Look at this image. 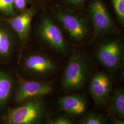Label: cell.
Masks as SVG:
<instances>
[{"mask_svg":"<svg viewBox=\"0 0 124 124\" xmlns=\"http://www.w3.org/2000/svg\"><path fill=\"white\" fill-rule=\"evenodd\" d=\"M35 31L40 41L49 49L63 55L68 53L69 43L60 25L53 17L41 15L36 25Z\"/></svg>","mask_w":124,"mask_h":124,"instance_id":"3","label":"cell"},{"mask_svg":"<svg viewBox=\"0 0 124 124\" xmlns=\"http://www.w3.org/2000/svg\"><path fill=\"white\" fill-rule=\"evenodd\" d=\"M41 101L34 100L12 110L6 117L8 124H38L45 115Z\"/></svg>","mask_w":124,"mask_h":124,"instance_id":"7","label":"cell"},{"mask_svg":"<svg viewBox=\"0 0 124 124\" xmlns=\"http://www.w3.org/2000/svg\"><path fill=\"white\" fill-rule=\"evenodd\" d=\"M117 18L120 24L124 25V0H110Z\"/></svg>","mask_w":124,"mask_h":124,"instance_id":"16","label":"cell"},{"mask_svg":"<svg viewBox=\"0 0 124 124\" xmlns=\"http://www.w3.org/2000/svg\"><path fill=\"white\" fill-rule=\"evenodd\" d=\"M36 11L34 8H27L11 18H2L15 34L19 40L23 42L26 40L31 33V24Z\"/></svg>","mask_w":124,"mask_h":124,"instance_id":"10","label":"cell"},{"mask_svg":"<svg viewBox=\"0 0 124 124\" xmlns=\"http://www.w3.org/2000/svg\"><path fill=\"white\" fill-rule=\"evenodd\" d=\"M86 10L92 23L94 36L115 35L118 33L115 23L102 0H90Z\"/></svg>","mask_w":124,"mask_h":124,"instance_id":"5","label":"cell"},{"mask_svg":"<svg viewBox=\"0 0 124 124\" xmlns=\"http://www.w3.org/2000/svg\"><path fill=\"white\" fill-rule=\"evenodd\" d=\"M81 124H107L105 118L97 113H91L83 120Z\"/></svg>","mask_w":124,"mask_h":124,"instance_id":"17","label":"cell"},{"mask_svg":"<svg viewBox=\"0 0 124 124\" xmlns=\"http://www.w3.org/2000/svg\"><path fill=\"white\" fill-rule=\"evenodd\" d=\"M66 5L67 8L70 9H80L84 7L87 0H61Z\"/></svg>","mask_w":124,"mask_h":124,"instance_id":"18","label":"cell"},{"mask_svg":"<svg viewBox=\"0 0 124 124\" xmlns=\"http://www.w3.org/2000/svg\"><path fill=\"white\" fill-rule=\"evenodd\" d=\"M112 88L111 76L106 73L98 71L92 77L90 92L94 102L98 106H104L109 101Z\"/></svg>","mask_w":124,"mask_h":124,"instance_id":"8","label":"cell"},{"mask_svg":"<svg viewBox=\"0 0 124 124\" xmlns=\"http://www.w3.org/2000/svg\"><path fill=\"white\" fill-rule=\"evenodd\" d=\"M53 17L74 43H86L93 35L89 19L82 13L68 8L54 10Z\"/></svg>","mask_w":124,"mask_h":124,"instance_id":"1","label":"cell"},{"mask_svg":"<svg viewBox=\"0 0 124 124\" xmlns=\"http://www.w3.org/2000/svg\"><path fill=\"white\" fill-rule=\"evenodd\" d=\"M53 89L52 83L21 80L18 85L16 100L20 103L28 99L48 95Z\"/></svg>","mask_w":124,"mask_h":124,"instance_id":"9","label":"cell"},{"mask_svg":"<svg viewBox=\"0 0 124 124\" xmlns=\"http://www.w3.org/2000/svg\"><path fill=\"white\" fill-rule=\"evenodd\" d=\"M112 121L113 124H124V121L123 120H120L116 117H113Z\"/></svg>","mask_w":124,"mask_h":124,"instance_id":"22","label":"cell"},{"mask_svg":"<svg viewBox=\"0 0 124 124\" xmlns=\"http://www.w3.org/2000/svg\"><path fill=\"white\" fill-rule=\"evenodd\" d=\"M58 103L63 111L69 115L79 116L83 115L87 108L85 98L80 95H70L60 98Z\"/></svg>","mask_w":124,"mask_h":124,"instance_id":"12","label":"cell"},{"mask_svg":"<svg viewBox=\"0 0 124 124\" xmlns=\"http://www.w3.org/2000/svg\"><path fill=\"white\" fill-rule=\"evenodd\" d=\"M109 110L114 115L121 119L124 117V92L122 89L116 90L111 100Z\"/></svg>","mask_w":124,"mask_h":124,"instance_id":"14","label":"cell"},{"mask_svg":"<svg viewBox=\"0 0 124 124\" xmlns=\"http://www.w3.org/2000/svg\"><path fill=\"white\" fill-rule=\"evenodd\" d=\"M52 124H73L70 121L65 118L60 117L55 120Z\"/></svg>","mask_w":124,"mask_h":124,"instance_id":"20","label":"cell"},{"mask_svg":"<svg viewBox=\"0 0 124 124\" xmlns=\"http://www.w3.org/2000/svg\"><path fill=\"white\" fill-rule=\"evenodd\" d=\"M13 86V79L7 73L0 71V106L9 98Z\"/></svg>","mask_w":124,"mask_h":124,"instance_id":"13","label":"cell"},{"mask_svg":"<svg viewBox=\"0 0 124 124\" xmlns=\"http://www.w3.org/2000/svg\"><path fill=\"white\" fill-rule=\"evenodd\" d=\"M22 66L31 75L48 76L55 74L58 69V62L50 55L41 52H32L22 57Z\"/></svg>","mask_w":124,"mask_h":124,"instance_id":"6","label":"cell"},{"mask_svg":"<svg viewBox=\"0 0 124 124\" xmlns=\"http://www.w3.org/2000/svg\"><path fill=\"white\" fill-rule=\"evenodd\" d=\"M91 62L86 52L77 49L68 62L61 79L62 87L67 91L81 88L88 78Z\"/></svg>","mask_w":124,"mask_h":124,"instance_id":"2","label":"cell"},{"mask_svg":"<svg viewBox=\"0 0 124 124\" xmlns=\"http://www.w3.org/2000/svg\"><path fill=\"white\" fill-rule=\"evenodd\" d=\"M94 56L100 64L111 72H117L124 64V45L114 36H108L99 41L94 50Z\"/></svg>","mask_w":124,"mask_h":124,"instance_id":"4","label":"cell"},{"mask_svg":"<svg viewBox=\"0 0 124 124\" xmlns=\"http://www.w3.org/2000/svg\"><path fill=\"white\" fill-rule=\"evenodd\" d=\"M52 0H29V2H32L36 3H39V4L48 2Z\"/></svg>","mask_w":124,"mask_h":124,"instance_id":"21","label":"cell"},{"mask_svg":"<svg viewBox=\"0 0 124 124\" xmlns=\"http://www.w3.org/2000/svg\"><path fill=\"white\" fill-rule=\"evenodd\" d=\"M29 0H13L14 8L16 13H20L27 9Z\"/></svg>","mask_w":124,"mask_h":124,"instance_id":"19","label":"cell"},{"mask_svg":"<svg viewBox=\"0 0 124 124\" xmlns=\"http://www.w3.org/2000/svg\"><path fill=\"white\" fill-rule=\"evenodd\" d=\"M0 14L5 18H13L17 15L13 0H0Z\"/></svg>","mask_w":124,"mask_h":124,"instance_id":"15","label":"cell"},{"mask_svg":"<svg viewBox=\"0 0 124 124\" xmlns=\"http://www.w3.org/2000/svg\"><path fill=\"white\" fill-rule=\"evenodd\" d=\"M18 40V36L8 23L0 19V59H8L11 57Z\"/></svg>","mask_w":124,"mask_h":124,"instance_id":"11","label":"cell"}]
</instances>
